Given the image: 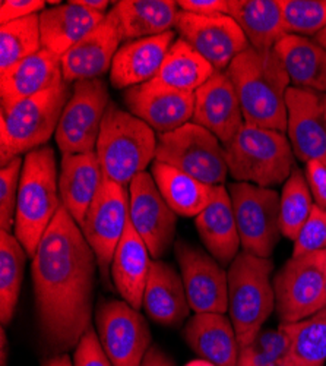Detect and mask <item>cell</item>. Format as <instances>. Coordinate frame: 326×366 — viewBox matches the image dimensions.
I'll list each match as a JSON object with an SVG mask.
<instances>
[{"label":"cell","instance_id":"1","mask_svg":"<svg viewBox=\"0 0 326 366\" xmlns=\"http://www.w3.org/2000/svg\"><path fill=\"white\" fill-rule=\"evenodd\" d=\"M97 258L62 205L33 257L39 325L54 350L75 349L91 328Z\"/></svg>","mask_w":326,"mask_h":366},{"label":"cell","instance_id":"2","mask_svg":"<svg viewBox=\"0 0 326 366\" xmlns=\"http://www.w3.org/2000/svg\"><path fill=\"white\" fill-rule=\"evenodd\" d=\"M239 97L245 124L287 131L285 96L288 74L274 50L258 51L249 47L225 71Z\"/></svg>","mask_w":326,"mask_h":366},{"label":"cell","instance_id":"3","mask_svg":"<svg viewBox=\"0 0 326 366\" xmlns=\"http://www.w3.org/2000/svg\"><path fill=\"white\" fill-rule=\"evenodd\" d=\"M62 208L54 149L41 147L28 152L24 160L15 212V236L34 257L40 242Z\"/></svg>","mask_w":326,"mask_h":366},{"label":"cell","instance_id":"4","mask_svg":"<svg viewBox=\"0 0 326 366\" xmlns=\"http://www.w3.org/2000/svg\"><path fill=\"white\" fill-rule=\"evenodd\" d=\"M154 129L128 110L110 103L104 114L96 152L104 177L122 187L145 172L157 156Z\"/></svg>","mask_w":326,"mask_h":366},{"label":"cell","instance_id":"5","mask_svg":"<svg viewBox=\"0 0 326 366\" xmlns=\"http://www.w3.org/2000/svg\"><path fill=\"white\" fill-rule=\"evenodd\" d=\"M271 258L255 257L245 251L239 252L228 267V314L240 349L253 342L275 310Z\"/></svg>","mask_w":326,"mask_h":366},{"label":"cell","instance_id":"6","mask_svg":"<svg viewBox=\"0 0 326 366\" xmlns=\"http://www.w3.org/2000/svg\"><path fill=\"white\" fill-rule=\"evenodd\" d=\"M72 96L68 82L43 91L2 109L0 116V163L6 166L16 157L28 154L56 134L58 120Z\"/></svg>","mask_w":326,"mask_h":366},{"label":"cell","instance_id":"7","mask_svg":"<svg viewBox=\"0 0 326 366\" xmlns=\"http://www.w3.org/2000/svg\"><path fill=\"white\" fill-rule=\"evenodd\" d=\"M224 149L228 173L237 182L271 188L285 183L295 170L290 139L274 129L245 124Z\"/></svg>","mask_w":326,"mask_h":366},{"label":"cell","instance_id":"8","mask_svg":"<svg viewBox=\"0 0 326 366\" xmlns=\"http://www.w3.org/2000/svg\"><path fill=\"white\" fill-rule=\"evenodd\" d=\"M156 160L211 187L223 185L228 174L224 145L214 134L193 122L160 135Z\"/></svg>","mask_w":326,"mask_h":366},{"label":"cell","instance_id":"9","mask_svg":"<svg viewBox=\"0 0 326 366\" xmlns=\"http://www.w3.org/2000/svg\"><path fill=\"white\" fill-rule=\"evenodd\" d=\"M228 194L243 251L271 258L282 234L278 192L246 182H234L228 187Z\"/></svg>","mask_w":326,"mask_h":366},{"label":"cell","instance_id":"10","mask_svg":"<svg viewBox=\"0 0 326 366\" xmlns=\"http://www.w3.org/2000/svg\"><path fill=\"white\" fill-rule=\"evenodd\" d=\"M272 285L281 324L299 322L319 312L326 286V249L291 257L275 274Z\"/></svg>","mask_w":326,"mask_h":366},{"label":"cell","instance_id":"11","mask_svg":"<svg viewBox=\"0 0 326 366\" xmlns=\"http://www.w3.org/2000/svg\"><path fill=\"white\" fill-rule=\"evenodd\" d=\"M110 103L108 88L101 78L75 82L56 131V142L63 156L96 151Z\"/></svg>","mask_w":326,"mask_h":366},{"label":"cell","instance_id":"12","mask_svg":"<svg viewBox=\"0 0 326 366\" xmlns=\"http://www.w3.org/2000/svg\"><path fill=\"white\" fill-rule=\"evenodd\" d=\"M98 339L113 366H142L151 331L141 312L125 300H101L96 312Z\"/></svg>","mask_w":326,"mask_h":366},{"label":"cell","instance_id":"13","mask_svg":"<svg viewBox=\"0 0 326 366\" xmlns=\"http://www.w3.org/2000/svg\"><path fill=\"white\" fill-rule=\"evenodd\" d=\"M129 223V192L104 179L103 187L79 224L88 245L96 254L104 280L108 279L116 249Z\"/></svg>","mask_w":326,"mask_h":366},{"label":"cell","instance_id":"14","mask_svg":"<svg viewBox=\"0 0 326 366\" xmlns=\"http://www.w3.org/2000/svg\"><path fill=\"white\" fill-rule=\"evenodd\" d=\"M174 28L217 72H225L234 59L250 47L243 29L230 15L200 16L180 11Z\"/></svg>","mask_w":326,"mask_h":366},{"label":"cell","instance_id":"15","mask_svg":"<svg viewBox=\"0 0 326 366\" xmlns=\"http://www.w3.org/2000/svg\"><path fill=\"white\" fill-rule=\"evenodd\" d=\"M174 252L190 310L195 314H225L228 277L223 265L211 254L185 240L174 242Z\"/></svg>","mask_w":326,"mask_h":366},{"label":"cell","instance_id":"16","mask_svg":"<svg viewBox=\"0 0 326 366\" xmlns=\"http://www.w3.org/2000/svg\"><path fill=\"white\" fill-rule=\"evenodd\" d=\"M129 222L154 259L167 254L174 240L177 214L146 172L138 174L129 187Z\"/></svg>","mask_w":326,"mask_h":366},{"label":"cell","instance_id":"17","mask_svg":"<svg viewBox=\"0 0 326 366\" xmlns=\"http://www.w3.org/2000/svg\"><path fill=\"white\" fill-rule=\"evenodd\" d=\"M128 112L158 132H173L189 124L195 112V93H183L154 81L131 86L123 94Z\"/></svg>","mask_w":326,"mask_h":366},{"label":"cell","instance_id":"18","mask_svg":"<svg viewBox=\"0 0 326 366\" xmlns=\"http://www.w3.org/2000/svg\"><path fill=\"white\" fill-rule=\"evenodd\" d=\"M287 132L294 156L303 163H326V117L323 94L290 86L285 96Z\"/></svg>","mask_w":326,"mask_h":366},{"label":"cell","instance_id":"19","mask_svg":"<svg viewBox=\"0 0 326 366\" xmlns=\"http://www.w3.org/2000/svg\"><path fill=\"white\" fill-rule=\"evenodd\" d=\"M193 124L208 129L223 145L245 125L239 97L227 72H215L195 93Z\"/></svg>","mask_w":326,"mask_h":366},{"label":"cell","instance_id":"20","mask_svg":"<svg viewBox=\"0 0 326 366\" xmlns=\"http://www.w3.org/2000/svg\"><path fill=\"white\" fill-rule=\"evenodd\" d=\"M122 37L113 11L104 21L62 56V72L65 82L98 79L111 71Z\"/></svg>","mask_w":326,"mask_h":366},{"label":"cell","instance_id":"21","mask_svg":"<svg viewBox=\"0 0 326 366\" xmlns=\"http://www.w3.org/2000/svg\"><path fill=\"white\" fill-rule=\"evenodd\" d=\"M142 307L154 322L179 327L189 317L190 305L182 277L161 259L151 261Z\"/></svg>","mask_w":326,"mask_h":366},{"label":"cell","instance_id":"22","mask_svg":"<svg viewBox=\"0 0 326 366\" xmlns=\"http://www.w3.org/2000/svg\"><path fill=\"white\" fill-rule=\"evenodd\" d=\"M174 43V33L126 41L117 50L110 81L116 88H131L153 81L160 72L164 59Z\"/></svg>","mask_w":326,"mask_h":366},{"label":"cell","instance_id":"23","mask_svg":"<svg viewBox=\"0 0 326 366\" xmlns=\"http://www.w3.org/2000/svg\"><path fill=\"white\" fill-rule=\"evenodd\" d=\"M62 57L46 49L24 59L6 74L0 75L2 109L62 85Z\"/></svg>","mask_w":326,"mask_h":366},{"label":"cell","instance_id":"24","mask_svg":"<svg viewBox=\"0 0 326 366\" xmlns=\"http://www.w3.org/2000/svg\"><path fill=\"white\" fill-rule=\"evenodd\" d=\"M61 169L58 191L62 205L79 226L88 208L98 195L106 177L96 151L63 156Z\"/></svg>","mask_w":326,"mask_h":366},{"label":"cell","instance_id":"25","mask_svg":"<svg viewBox=\"0 0 326 366\" xmlns=\"http://www.w3.org/2000/svg\"><path fill=\"white\" fill-rule=\"evenodd\" d=\"M188 346L213 366H237L240 345L231 320L224 314H195L186 324Z\"/></svg>","mask_w":326,"mask_h":366},{"label":"cell","instance_id":"26","mask_svg":"<svg viewBox=\"0 0 326 366\" xmlns=\"http://www.w3.org/2000/svg\"><path fill=\"white\" fill-rule=\"evenodd\" d=\"M104 18L106 15L85 8L78 0L46 9L40 14L41 46L62 57L96 29Z\"/></svg>","mask_w":326,"mask_h":366},{"label":"cell","instance_id":"27","mask_svg":"<svg viewBox=\"0 0 326 366\" xmlns=\"http://www.w3.org/2000/svg\"><path fill=\"white\" fill-rule=\"evenodd\" d=\"M205 248L221 264L230 265L242 247L228 191L215 187L211 201L195 220Z\"/></svg>","mask_w":326,"mask_h":366},{"label":"cell","instance_id":"28","mask_svg":"<svg viewBox=\"0 0 326 366\" xmlns=\"http://www.w3.org/2000/svg\"><path fill=\"white\" fill-rule=\"evenodd\" d=\"M150 267V251L129 222L113 258L111 276L118 295L138 311L143 303Z\"/></svg>","mask_w":326,"mask_h":366},{"label":"cell","instance_id":"29","mask_svg":"<svg viewBox=\"0 0 326 366\" xmlns=\"http://www.w3.org/2000/svg\"><path fill=\"white\" fill-rule=\"evenodd\" d=\"M179 9L173 0H122L111 8L122 41H135L171 31Z\"/></svg>","mask_w":326,"mask_h":366},{"label":"cell","instance_id":"30","mask_svg":"<svg viewBox=\"0 0 326 366\" xmlns=\"http://www.w3.org/2000/svg\"><path fill=\"white\" fill-rule=\"evenodd\" d=\"M291 84L326 94V50L315 40L287 34L274 47Z\"/></svg>","mask_w":326,"mask_h":366},{"label":"cell","instance_id":"31","mask_svg":"<svg viewBox=\"0 0 326 366\" xmlns=\"http://www.w3.org/2000/svg\"><path fill=\"white\" fill-rule=\"evenodd\" d=\"M228 15L258 51L274 50L287 36L281 0H228Z\"/></svg>","mask_w":326,"mask_h":366},{"label":"cell","instance_id":"32","mask_svg":"<svg viewBox=\"0 0 326 366\" xmlns=\"http://www.w3.org/2000/svg\"><path fill=\"white\" fill-rule=\"evenodd\" d=\"M151 172L163 198L179 216H199L214 195L215 187L206 185L179 169L158 160L153 163Z\"/></svg>","mask_w":326,"mask_h":366},{"label":"cell","instance_id":"33","mask_svg":"<svg viewBox=\"0 0 326 366\" xmlns=\"http://www.w3.org/2000/svg\"><path fill=\"white\" fill-rule=\"evenodd\" d=\"M215 72L211 64L179 39L170 47L160 72L153 81L183 93H196Z\"/></svg>","mask_w":326,"mask_h":366},{"label":"cell","instance_id":"34","mask_svg":"<svg viewBox=\"0 0 326 366\" xmlns=\"http://www.w3.org/2000/svg\"><path fill=\"white\" fill-rule=\"evenodd\" d=\"M288 337L284 366H325L326 363V308L312 317L280 325Z\"/></svg>","mask_w":326,"mask_h":366},{"label":"cell","instance_id":"35","mask_svg":"<svg viewBox=\"0 0 326 366\" xmlns=\"http://www.w3.org/2000/svg\"><path fill=\"white\" fill-rule=\"evenodd\" d=\"M26 255V251L16 236L8 232L0 233V320H2V325H8L14 318Z\"/></svg>","mask_w":326,"mask_h":366},{"label":"cell","instance_id":"36","mask_svg":"<svg viewBox=\"0 0 326 366\" xmlns=\"http://www.w3.org/2000/svg\"><path fill=\"white\" fill-rule=\"evenodd\" d=\"M41 49L40 15L4 24L0 26V75Z\"/></svg>","mask_w":326,"mask_h":366},{"label":"cell","instance_id":"37","mask_svg":"<svg viewBox=\"0 0 326 366\" xmlns=\"http://www.w3.org/2000/svg\"><path fill=\"white\" fill-rule=\"evenodd\" d=\"M313 207V195L306 174L300 169H295L284 183L280 195V223L282 236L294 242L303 224L307 222Z\"/></svg>","mask_w":326,"mask_h":366},{"label":"cell","instance_id":"38","mask_svg":"<svg viewBox=\"0 0 326 366\" xmlns=\"http://www.w3.org/2000/svg\"><path fill=\"white\" fill-rule=\"evenodd\" d=\"M288 353V337L285 331L260 330L253 342L240 349L237 366H284Z\"/></svg>","mask_w":326,"mask_h":366},{"label":"cell","instance_id":"39","mask_svg":"<svg viewBox=\"0 0 326 366\" xmlns=\"http://www.w3.org/2000/svg\"><path fill=\"white\" fill-rule=\"evenodd\" d=\"M287 34L316 36L326 28V0H281Z\"/></svg>","mask_w":326,"mask_h":366},{"label":"cell","instance_id":"40","mask_svg":"<svg viewBox=\"0 0 326 366\" xmlns=\"http://www.w3.org/2000/svg\"><path fill=\"white\" fill-rule=\"evenodd\" d=\"M22 167V159L16 157L0 169V227H2V232L11 233V230L15 229V212Z\"/></svg>","mask_w":326,"mask_h":366},{"label":"cell","instance_id":"41","mask_svg":"<svg viewBox=\"0 0 326 366\" xmlns=\"http://www.w3.org/2000/svg\"><path fill=\"white\" fill-rule=\"evenodd\" d=\"M326 249V209L315 204L307 222L294 239L292 257H303L307 254Z\"/></svg>","mask_w":326,"mask_h":366},{"label":"cell","instance_id":"42","mask_svg":"<svg viewBox=\"0 0 326 366\" xmlns=\"http://www.w3.org/2000/svg\"><path fill=\"white\" fill-rule=\"evenodd\" d=\"M73 366H113L101 346L98 334L93 328L82 335L75 347Z\"/></svg>","mask_w":326,"mask_h":366},{"label":"cell","instance_id":"43","mask_svg":"<svg viewBox=\"0 0 326 366\" xmlns=\"http://www.w3.org/2000/svg\"><path fill=\"white\" fill-rule=\"evenodd\" d=\"M43 0H4L0 2V22L8 24L44 11Z\"/></svg>","mask_w":326,"mask_h":366},{"label":"cell","instance_id":"44","mask_svg":"<svg viewBox=\"0 0 326 366\" xmlns=\"http://www.w3.org/2000/svg\"><path fill=\"white\" fill-rule=\"evenodd\" d=\"M306 179L315 204L326 209V163L312 160L306 163Z\"/></svg>","mask_w":326,"mask_h":366},{"label":"cell","instance_id":"45","mask_svg":"<svg viewBox=\"0 0 326 366\" xmlns=\"http://www.w3.org/2000/svg\"><path fill=\"white\" fill-rule=\"evenodd\" d=\"M180 11L200 16L228 15V0H180Z\"/></svg>","mask_w":326,"mask_h":366},{"label":"cell","instance_id":"46","mask_svg":"<svg viewBox=\"0 0 326 366\" xmlns=\"http://www.w3.org/2000/svg\"><path fill=\"white\" fill-rule=\"evenodd\" d=\"M142 366H175L174 362L157 346H151L148 353L145 355V359L142 362Z\"/></svg>","mask_w":326,"mask_h":366},{"label":"cell","instance_id":"47","mask_svg":"<svg viewBox=\"0 0 326 366\" xmlns=\"http://www.w3.org/2000/svg\"><path fill=\"white\" fill-rule=\"evenodd\" d=\"M78 2L81 5H83L85 8L91 9L94 12H98V14H103V15H107L106 11L111 5V2H107V0H78Z\"/></svg>","mask_w":326,"mask_h":366},{"label":"cell","instance_id":"48","mask_svg":"<svg viewBox=\"0 0 326 366\" xmlns=\"http://www.w3.org/2000/svg\"><path fill=\"white\" fill-rule=\"evenodd\" d=\"M43 366H73V362L68 355H61L47 359Z\"/></svg>","mask_w":326,"mask_h":366},{"label":"cell","instance_id":"49","mask_svg":"<svg viewBox=\"0 0 326 366\" xmlns=\"http://www.w3.org/2000/svg\"><path fill=\"white\" fill-rule=\"evenodd\" d=\"M8 339H6V332H5V330L2 328V332H0V357H2V366H6V359H8V352H6V349H8Z\"/></svg>","mask_w":326,"mask_h":366},{"label":"cell","instance_id":"50","mask_svg":"<svg viewBox=\"0 0 326 366\" xmlns=\"http://www.w3.org/2000/svg\"><path fill=\"white\" fill-rule=\"evenodd\" d=\"M315 41H316L317 44H320V46L326 50V28L322 29V31H320L319 34L315 36Z\"/></svg>","mask_w":326,"mask_h":366},{"label":"cell","instance_id":"51","mask_svg":"<svg viewBox=\"0 0 326 366\" xmlns=\"http://www.w3.org/2000/svg\"><path fill=\"white\" fill-rule=\"evenodd\" d=\"M188 366H213V365L206 360H195V362H190Z\"/></svg>","mask_w":326,"mask_h":366},{"label":"cell","instance_id":"52","mask_svg":"<svg viewBox=\"0 0 326 366\" xmlns=\"http://www.w3.org/2000/svg\"><path fill=\"white\" fill-rule=\"evenodd\" d=\"M326 308V286H325V295H323V300H322V310Z\"/></svg>","mask_w":326,"mask_h":366},{"label":"cell","instance_id":"53","mask_svg":"<svg viewBox=\"0 0 326 366\" xmlns=\"http://www.w3.org/2000/svg\"><path fill=\"white\" fill-rule=\"evenodd\" d=\"M323 107H325V117H326V94H323Z\"/></svg>","mask_w":326,"mask_h":366}]
</instances>
